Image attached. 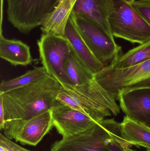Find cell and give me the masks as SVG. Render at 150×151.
<instances>
[{
    "mask_svg": "<svg viewBox=\"0 0 150 151\" xmlns=\"http://www.w3.org/2000/svg\"><path fill=\"white\" fill-rule=\"evenodd\" d=\"M61 83L49 74L18 88L0 93L4 111V136L15 139L20 122L50 111L57 99Z\"/></svg>",
    "mask_w": 150,
    "mask_h": 151,
    "instance_id": "cell-1",
    "label": "cell"
},
{
    "mask_svg": "<svg viewBox=\"0 0 150 151\" xmlns=\"http://www.w3.org/2000/svg\"><path fill=\"white\" fill-rule=\"evenodd\" d=\"M133 145L122 137L120 123L104 119L85 131L56 141L50 151H125Z\"/></svg>",
    "mask_w": 150,
    "mask_h": 151,
    "instance_id": "cell-2",
    "label": "cell"
},
{
    "mask_svg": "<svg viewBox=\"0 0 150 151\" xmlns=\"http://www.w3.org/2000/svg\"><path fill=\"white\" fill-rule=\"evenodd\" d=\"M61 84L57 96L58 102L85 114L97 122L120 113V108L114 98L98 83L95 77L81 86Z\"/></svg>",
    "mask_w": 150,
    "mask_h": 151,
    "instance_id": "cell-3",
    "label": "cell"
},
{
    "mask_svg": "<svg viewBox=\"0 0 150 151\" xmlns=\"http://www.w3.org/2000/svg\"><path fill=\"white\" fill-rule=\"evenodd\" d=\"M94 77L103 88L117 99L125 91L150 88V60L125 69L106 66Z\"/></svg>",
    "mask_w": 150,
    "mask_h": 151,
    "instance_id": "cell-4",
    "label": "cell"
},
{
    "mask_svg": "<svg viewBox=\"0 0 150 151\" xmlns=\"http://www.w3.org/2000/svg\"><path fill=\"white\" fill-rule=\"evenodd\" d=\"M108 20L114 37L140 45L150 41V26L123 0H112Z\"/></svg>",
    "mask_w": 150,
    "mask_h": 151,
    "instance_id": "cell-5",
    "label": "cell"
},
{
    "mask_svg": "<svg viewBox=\"0 0 150 151\" xmlns=\"http://www.w3.org/2000/svg\"><path fill=\"white\" fill-rule=\"evenodd\" d=\"M8 21L19 32L27 34L39 26L60 0H6Z\"/></svg>",
    "mask_w": 150,
    "mask_h": 151,
    "instance_id": "cell-6",
    "label": "cell"
},
{
    "mask_svg": "<svg viewBox=\"0 0 150 151\" xmlns=\"http://www.w3.org/2000/svg\"><path fill=\"white\" fill-rule=\"evenodd\" d=\"M41 62L48 74L61 84H70L65 70V62L72 50L64 36L43 34L37 42Z\"/></svg>",
    "mask_w": 150,
    "mask_h": 151,
    "instance_id": "cell-7",
    "label": "cell"
},
{
    "mask_svg": "<svg viewBox=\"0 0 150 151\" xmlns=\"http://www.w3.org/2000/svg\"><path fill=\"white\" fill-rule=\"evenodd\" d=\"M82 38L96 58L105 66H109L120 55L121 47L98 27L71 13L70 17Z\"/></svg>",
    "mask_w": 150,
    "mask_h": 151,
    "instance_id": "cell-8",
    "label": "cell"
},
{
    "mask_svg": "<svg viewBox=\"0 0 150 151\" xmlns=\"http://www.w3.org/2000/svg\"><path fill=\"white\" fill-rule=\"evenodd\" d=\"M51 112L53 127L63 137L85 131L98 122L85 114L61 103Z\"/></svg>",
    "mask_w": 150,
    "mask_h": 151,
    "instance_id": "cell-9",
    "label": "cell"
},
{
    "mask_svg": "<svg viewBox=\"0 0 150 151\" xmlns=\"http://www.w3.org/2000/svg\"><path fill=\"white\" fill-rule=\"evenodd\" d=\"M117 99L126 116L150 128V88L122 92Z\"/></svg>",
    "mask_w": 150,
    "mask_h": 151,
    "instance_id": "cell-10",
    "label": "cell"
},
{
    "mask_svg": "<svg viewBox=\"0 0 150 151\" xmlns=\"http://www.w3.org/2000/svg\"><path fill=\"white\" fill-rule=\"evenodd\" d=\"M112 7V0H77L72 13L91 22L114 38L108 20Z\"/></svg>",
    "mask_w": 150,
    "mask_h": 151,
    "instance_id": "cell-11",
    "label": "cell"
},
{
    "mask_svg": "<svg viewBox=\"0 0 150 151\" xmlns=\"http://www.w3.org/2000/svg\"><path fill=\"white\" fill-rule=\"evenodd\" d=\"M53 127L50 110L20 122L14 139L23 144L35 146Z\"/></svg>",
    "mask_w": 150,
    "mask_h": 151,
    "instance_id": "cell-12",
    "label": "cell"
},
{
    "mask_svg": "<svg viewBox=\"0 0 150 151\" xmlns=\"http://www.w3.org/2000/svg\"><path fill=\"white\" fill-rule=\"evenodd\" d=\"M64 36L76 54L95 75L105 67L93 55L81 36L70 17L65 27Z\"/></svg>",
    "mask_w": 150,
    "mask_h": 151,
    "instance_id": "cell-13",
    "label": "cell"
},
{
    "mask_svg": "<svg viewBox=\"0 0 150 151\" xmlns=\"http://www.w3.org/2000/svg\"><path fill=\"white\" fill-rule=\"evenodd\" d=\"M77 0H60L40 26L43 34L64 36L65 27Z\"/></svg>",
    "mask_w": 150,
    "mask_h": 151,
    "instance_id": "cell-14",
    "label": "cell"
},
{
    "mask_svg": "<svg viewBox=\"0 0 150 151\" xmlns=\"http://www.w3.org/2000/svg\"><path fill=\"white\" fill-rule=\"evenodd\" d=\"M0 57L14 66H27L33 62L30 48L18 40L6 39L0 33Z\"/></svg>",
    "mask_w": 150,
    "mask_h": 151,
    "instance_id": "cell-15",
    "label": "cell"
},
{
    "mask_svg": "<svg viewBox=\"0 0 150 151\" xmlns=\"http://www.w3.org/2000/svg\"><path fill=\"white\" fill-rule=\"evenodd\" d=\"M122 137L133 145L150 149V128L125 116L120 123Z\"/></svg>",
    "mask_w": 150,
    "mask_h": 151,
    "instance_id": "cell-16",
    "label": "cell"
},
{
    "mask_svg": "<svg viewBox=\"0 0 150 151\" xmlns=\"http://www.w3.org/2000/svg\"><path fill=\"white\" fill-rule=\"evenodd\" d=\"M65 70L70 84L74 86L85 84L95 76L73 48L65 62Z\"/></svg>",
    "mask_w": 150,
    "mask_h": 151,
    "instance_id": "cell-17",
    "label": "cell"
},
{
    "mask_svg": "<svg viewBox=\"0 0 150 151\" xmlns=\"http://www.w3.org/2000/svg\"><path fill=\"white\" fill-rule=\"evenodd\" d=\"M150 60V41L119 55L111 66L117 69H125Z\"/></svg>",
    "mask_w": 150,
    "mask_h": 151,
    "instance_id": "cell-18",
    "label": "cell"
},
{
    "mask_svg": "<svg viewBox=\"0 0 150 151\" xmlns=\"http://www.w3.org/2000/svg\"><path fill=\"white\" fill-rule=\"evenodd\" d=\"M48 74L43 66L35 67L33 70L14 79L2 81L0 84V93H4L31 83Z\"/></svg>",
    "mask_w": 150,
    "mask_h": 151,
    "instance_id": "cell-19",
    "label": "cell"
},
{
    "mask_svg": "<svg viewBox=\"0 0 150 151\" xmlns=\"http://www.w3.org/2000/svg\"><path fill=\"white\" fill-rule=\"evenodd\" d=\"M130 5L150 26V2L135 0Z\"/></svg>",
    "mask_w": 150,
    "mask_h": 151,
    "instance_id": "cell-20",
    "label": "cell"
},
{
    "mask_svg": "<svg viewBox=\"0 0 150 151\" xmlns=\"http://www.w3.org/2000/svg\"><path fill=\"white\" fill-rule=\"evenodd\" d=\"M0 141H3L6 143L9 146H10L14 151H31L18 145L16 144L11 141L10 139L5 137L2 134H0Z\"/></svg>",
    "mask_w": 150,
    "mask_h": 151,
    "instance_id": "cell-21",
    "label": "cell"
},
{
    "mask_svg": "<svg viewBox=\"0 0 150 151\" xmlns=\"http://www.w3.org/2000/svg\"><path fill=\"white\" fill-rule=\"evenodd\" d=\"M5 119H4V111L3 105L2 101L0 99V129H3L4 127Z\"/></svg>",
    "mask_w": 150,
    "mask_h": 151,
    "instance_id": "cell-22",
    "label": "cell"
},
{
    "mask_svg": "<svg viewBox=\"0 0 150 151\" xmlns=\"http://www.w3.org/2000/svg\"><path fill=\"white\" fill-rule=\"evenodd\" d=\"M0 145L3 146L7 150V151H14L10 146H9L7 144H6L4 142H3V141H0Z\"/></svg>",
    "mask_w": 150,
    "mask_h": 151,
    "instance_id": "cell-23",
    "label": "cell"
},
{
    "mask_svg": "<svg viewBox=\"0 0 150 151\" xmlns=\"http://www.w3.org/2000/svg\"><path fill=\"white\" fill-rule=\"evenodd\" d=\"M123 1H126V2L130 4L133 3L135 0H123Z\"/></svg>",
    "mask_w": 150,
    "mask_h": 151,
    "instance_id": "cell-24",
    "label": "cell"
},
{
    "mask_svg": "<svg viewBox=\"0 0 150 151\" xmlns=\"http://www.w3.org/2000/svg\"><path fill=\"white\" fill-rule=\"evenodd\" d=\"M0 151H7V150L3 146L0 145Z\"/></svg>",
    "mask_w": 150,
    "mask_h": 151,
    "instance_id": "cell-25",
    "label": "cell"
},
{
    "mask_svg": "<svg viewBox=\"0 0 150 151\" xmlns=\"http://www.w3.org/2000/svg\"><path fill=\"white\" fill-rule=\"evenodd\" d=\"M139 1H143L148 2H150V0H139Z\"/></svg>",
    "mask_w": 150,
    "mask_h": 151,
    "instance_id": "cell-26",
    "label": "cell"
},
{
    "mask_svg": "<svg viewBox=\"0 0 150 151\" xmlns=\"http://www.w3.org/2000/svg\"><path fill=\"white\" fill-rule=\"evenodd\" d=\"M125 151H135L134 150H131L130 149H128V150H125Z\"/></svg>",
    "mask_w": 150,
    "mask_h": 151,
    "instance_id": "cell-27",
    "label": "cell"
},
{
    "mask_svg": "<svg viewBox=\"0 0 150 151\" xmlns=\"http://www.w3.org/2000/svg\"><path fill=\"white\" fill-rule=\"evenodd\" d=\"M147 151H150V149H147Z\"/></svg>",
    "mask_w": 150,
    "mask_h": 151,
    "instance_id": "cell-28",
    "label": "cell"
}]
</instances>
